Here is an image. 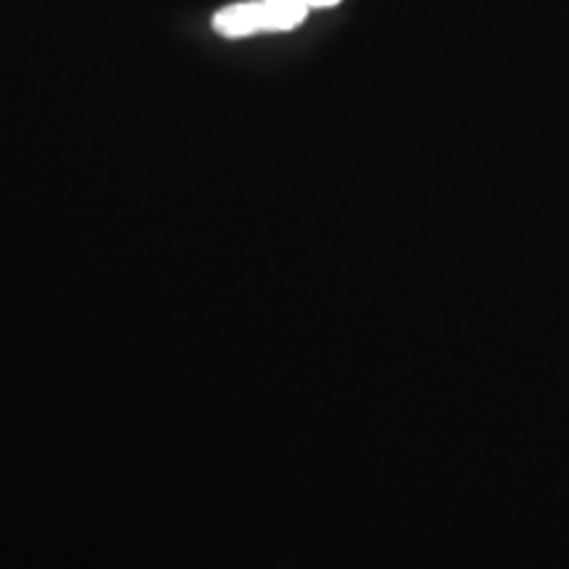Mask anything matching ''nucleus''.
I'll return each mask as SVG.
<instances>
[{
    "label": "nucleus",
    "mask_w": 569,
    "mask_h": 569,
    "mask_svg": "<svg viewBox=\"0 0 569 569\" xmlns=\"http://www.w3.org/2000/svg\"><path fill=\"white\" fill-rule=\"evenodd\" d=\"M311 11L298 0H232L211 13L209 27L219 40L243 42L290 34L309 21Z\"/></svg>",
    "instance_id": "obj_1"
},
{
    "label": "nucleus",
    "mask_w": 569,
    "mask_h": 569,
    "mask_svg": "<svg viewBox=\"0 0 569 569\" xmlns=\"http://www.w3.org/2000/svg\"><path fill=\"white\" fill-rule=\"evenodd\" d=\"M298 3H303L306 9H309L311 13L315 11H330V9H338L343 0H298Z\"/></svg>",
    "instance_id": "obj_2"
}]
</instances>
